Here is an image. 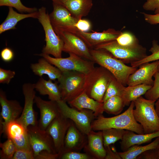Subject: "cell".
I'll use <instances>...</instances> for the list:
<instances>
[{"instance_id":"42","label":"cell","mask_w":159,"mask_h":159,"mask_svg":"<svg viewBox=\"0 0 159 159\" xmlns=\"http://www.w3.org/2000/svg\"><path fill=\"white\" fill-rule=\"evenodd\" d=\"M0 56L3 61L8 62L13 60L14 57V54L11 49L6 47L3 49L1 51Z\"/></svg>"},{"instance_id":"17","label":"cell","mask_w":159,"mask_h":159,"mask_svg":"<svg viewBox=\"0 0 159 159\" xmlns=\"http://www.w3.org/2000/svg\"><path fill=\"white\" fill-rule=\"evenodd\" d=\"M34 102L40 113L38 126L41 130H46L53 120L61 114L57 101L45 100L36 96Z\"/></svg>"},{"instance_id":"8","label":"cell","mask_w":159,"mask_h":159,"mask_svg":"<svg viewBox=\"0 0 159 159\" xmlns=\"http://www.w3.org/2000/svg\"><path fill=\"white\" fill-rule=\"evenodd\" d=\"M69 54V56L67 57L59 58L52 57L49 55L42 53L38 55L44 58L62 72L76 71L87 74L95 68L94 62L85 59L73 53Z\"/></svg>"},{"instance_id":"7","label":"cell","mask_w":159,"mask_h":159,"mask_svg":"<svg viewBox=\"0 0 159 159\" xmlns=\"http://www.w3.org/2000/svg\"><path fill=\"white\" fill-rule=\"evenodd\" d=\"M93 49L105 50L125 64H131L147 56L146 49L140 44L134 47H126L119 44L116 40L99 45Z\"/></svg>"},{"instance_id":"1","label":"cell","mask_w":159,"mask_h":159,"mask_svg":"<svg viewBox=\"0 0 159 159\" xmlns=\"http://www.w3.org/2000/svg\"><path fill=\"white\" fill-rule=\"evenodd\" d=\"M129 106L124 112L115 116L106 117L102 114L97 116L92 123V130L102 131L114 128L130 130L139 134L144 133L142 126L136 121L133 116L134 101L132 102Z\"/></svg>"},{"instance_id":"28","label":"cell","mask_w":159,"mask_h":159,"mask_svg":"<svg viewBox=\"0 0 159 159\" xmlns=\"http://www.w3.org/2000/svg\"><path fill=\"white\" fill-rule=\"evenodd\" d=\"M152 86L142 84L125 87L122 96L125 106H129L132 102L145 95Z\"/></svg>"},{"instance_id":"25","label":"cell","mask_w":159,"mask_h":159,"mask_svg":"<svg viewBox=\"0 0 159 159\" xmlns=\"http://www.w3.org/2000/svg\"><path fill=\"white\" fill-rule=\"evenodd\" d=\"M30 68L35 75L40 77L43 75H47L49 79L52 81L58 79L62 74L60 70L53 66L43 57L39 59L37 63H32Z\"/></svg>"},{"instance_id":"48","label":"cell","mask_w":159,"mask_h":159,"mask_svg":"<svg viewBox=\"0 0 159 159\" xmlns=\"http://www.w3.org/2000/svg\"><path fill=\"white\" fill-rule=\"evenodd\" d=\"M155 107L156 113L159 117V98L155 102Z\"/></svg>"},{"instance_id":"4","label":"cell","mask_w":159,"mask_h":159,"mask_svg":"<svg viewBox=\"0 0 159 159\" xmlns=\"http://www.w3.org/2000/svg\"><path fill=\"white\" fill-rule=\"evenodd\" d=\"M114 77L108 70L100 66L86 74L84 92L91 98L103 102L104 96L110 81Z\"/></svg>"},{"instance_id":"51","label":"cell","mask_w":159,"mask_h":159,"mask_svg":"<svg viewBox=\"0 0 159 159\" xmlns=\"http://www.w3.org/2000/svg\"><path fill=\"white\" fill-rule=\"evenodd\" d=\"M53 1H59V0H52Z\"/></svg>"},{"instance_id":"38","label":"cell","mask_w":159,"mask_h":159,"mask_svg":"<svg viewBox=\"0 0 159 159\" xmlns=\"http://www.w3.org/2000/svg\"><path fill=\"white\" fill-rule=\"evenodd\" d=\"M59 159H93L92 157L86 153L78 151H69L63 153Z\"/></svg>"},{"instance_id":"45","label":"cell","mask_w":159,"mask_h":159,"mask_svg":"<svg viewBox=\"0 0 159 159\" xmlns=\"http://www.w3.org/2000/svg\"><path fill=\"white\" fill-rule=\"evenodd\" d=\"M60 155L59 153H53L43 150L40 152L35 159H59Z\"/></svg>"},{"instance_id":"15","label":"cell","mask_w":159,"mask_h":159,"mask_svg":"<svg viewBox=\"0 0 159 159\" xmlns=\"http://www.w3.org/2000/svg\"><path fill=\"white\" fill-rule=\"evenodd\" d=\"M2 132L7 138L12 140L17 149L33 151L29 143L27 129L16 120L6 124L3 128Z\"/></svg>"},{"instance_id":"31","label":"cell","mask_w":159,"mask_h":159,"mask_svg":"<svg viewBox=\"0 0 159 159\" xmlns=\"http://www.w3.org/2000/svg\"><path fill=\"white\" fill-rule=\"evenodd\" d=\"M126 130L114 128H109L102 131L105 147L114 144L123 138Z\"/></svg>"},{"instance_id":"3","label":"cell","mask_w":159,"mask_h":159,"mask_svg":"<svg viewBox=\"0 0 159 159\" xmlns=\"http://www.w3.org/2000/svg\"><path fill=\"white\" fill-rule=\"evenodd\" d=\"M155 101L142 96L134 101L133 116L142 126L145 134L159 131V117L155 109Z\"/></svg>"},{"instance_id":"44","label":"cell","mask_w":159,"mask_h":159,"mask_svg":"<svg viewBox=\"0 0 159 159\" xmlns=\"http://www.w3.org/2000/svg\"><path fill=\"white\" fill-rule=\"evenodd\" d=\"M105 148L106 151L105 159H121L114 146H111L110 145Z\"/></svg>"},{"instance_id":"6","label":"cell","mask_w":159,"mask_h":159,"mask_svg":"<svg viewBox=\"0 0 159 159\" xmlns=\"http://www.w3.org/2000/svg\"><path fill=\"white\" fill-rule=\"evenodd\" d=\"M37 19L43 28L45 34L46 45L43 48L42 53L51 54L55 58L62 57L63 42L54 31L51 23L49 14L46 8L42 7L39 9Z\"/></svg>"},{"instance_id":"47","label":"cell","mask_w":159,"mask_h":159,"mask_svg":"<svg viewBox=\"0 0 159 159\" xmlns=\"http://www.w3.org/2000/svg\"><path fill=\"white\" fill-rule=\"evenodd\" d=\"M145 20L152 25L156 24H159V14L152 15L142 13Z\"/></svg>"},{"instance_id":"10","label":"cell","mask_w":159,"mask_h":159,"mask_svg":"<svg viewBox=\"0 0 159 159\" xmlns=\"http://www.w3.org/2000/svg\"><path fill=\"white\" fill-rule=\"evenodd\" d=\"M77 31H64L56 33L63 42L62 51L93 61L90 49L78 34Z\"/></svg>"},{"instance_id":"27","label":"cell","mask_w":159,"mask_h":159,"mask_svg":"<svg viewBox=\"0 0 159 159\" xmlns=\"http://www.w3.org/2000/svg\"><path fill=\"white\" fill-rule=\"evenodd\" d=\"M38 15V11L26 14L19 13L12 7H9L8 15L0 25V34L8 30L16 29L17 23L24 19L28 18L37 19Z\"/></svg>"},{"instance_id":"19","label":"cell","mask_w":159,"mask_h":159,"mask_svg":"<svg viewBox=\"0 0 159 159\" xmlns=\"http://www.w3.org/2000/svg\"><path fill=\"white\" fill-rule=\"evenodd\" d=\"M87 141V135L81 131L72 121L65 138L62 153L69 151L80 152L83 149Z\"/></svg>"},{"instance_id":"46","label":"cell","mask_w":159,"mask_h":159,"mask_svg":"<svg viewBox=\"0 0 159 159\" xmlns=\"http://www.w3.org/2000/svg\"><path fill=\"white\" fill-rule=\"evenodd\" d=\"M159 7V0H147L143 6L147 11H155Z\"/></svg>"},{"instance_id":"21","label":"cell","mask_w":159,"mask_h":159,"mask_svg":"<svg viewBox=\"0 0 159 159\" xmlns=\"http://www.w3.org/2000/svg\"><path fill=\"white\" fill-rule=\"evenodd\" d=\"M87 141L83 148L84 152L93 159H104L106 151L104 146L102 131L92 130L87 135Z\"/></svg>"},{"instance_id":"11","label":"cell","mask_w":159,"mask_h":159,"mask_svg":"<svg viewBox=\"0 0 159 159\" xmlns=\"http://www.w3.org/2000/svg\"><path fill=\"white\" fill-rule=\"evenodd\" d=\"M53 10L49 14L51 23L55 32L78 30L75 25L79 20L74 17L60 1H53Z\"/></svg>"},{"instance_id":"37","label":"cell","mask_w":159,"mask_h":159,"mask_svg":"<svg viewBox=\"0 0 159 159\" xmlns=\"http://www.w3.org/2000/svg\"><path fill=\"white\" fill-rule=\"evenodd\" d=\"M153 77L154 80L153 85L144 95L146 99L156 101L159 98V73L157 72Z\"/></svg>"},{"instance_id":"35","label":"cell","mask_w":159,"mask_h":159,"mask_svg":"<svg viewBox=\"0 0 159 159\" xmlns=\"http://www.w3.org/2000/svg\"><path fill=\"white\" fill-rule=\"evenodd\" d=\"M116 40L119 44L126 47H134L139 44L135 35L128 32H122Z\"/></svg>"},{"instance_id":"2","label":"cell","mask_w":159,"mask_h":159,"mask_svg":"<svg viewBox=\"0 0 159 159\" xmlns=\"http://www.w3.org/2000/svg\"><path fill=\"white\" fill-rule=\"evenodd\" d=\"M93 61L107 69L116 80L125 86L129 76L137 69V68L127 65L106 50L102 49H90Z\"/></svg>"},{"instance_id":"50","label":"cell","mask_w":159,"mask_h":159,"mask_svg":"<svg viewBox=\"0 0 159 159\" xmlns=\"http://www.w3.org/2000/svg\"><path fill=\"white\" fill-rule=\"evenodd\" d=\"M157 72L159 73V63L157 67Z\"/></svg>"},{"instance_id":"22","label":"cell","mask_w":159,"mask_h":159,"mask_svg":"<svg viewBox=\"0 0 159 159\" xmlns=\"http://www.w3.org/2000/svg\"><path fill=\"white\" fill-rule=\"evenodd\" d=\"M71 107L78 110L87 109L92 111L97 117L104 112L103 102L89 97L85 92L68 102Z\"/></svg>"},{"instance_id":"41","label":"cell","mask_w":159,"mask_h":159,"mask_svg":"<svg viewBox=\"0 0 159 159\" xmlns=\"http://www.w3.org/2000/svg\"><path fill=\"white\" fill-rule=\"evenodd\" d=\"M12 159H34L33 151L17 149Z\"/></svg>"},{"instance_id":"36","label":"cell","mask_w":159,"mask_h":159,"mask_svg":"<svg viewBox=\"0 0 159 159\" xmlns=\"http://www.w3.org/2000/svg\"><path fill=\"white\" fill-rule=\"evenodd\" d=\"M0 6L14 7L21 13H31L37 11L36 8H29L25 6L20 0H0Z\"/></svg>"},{"instance_id":"39","label":"cell","mask_w":159,"mask_h":159,"mask_svg":"<svg viewBox=\"0 0 159 159\" xmlns=\"http://www.w3.org/2000/svg\"><path fill=\"white\" fill-rule=\"evenodd\" d=\"M16 74L15 72L0 68V83L9 84Z\"/></svg>"},{"instance_id":"29","label":"cell","mask_w":159,"mask_h":159,"mask_svg":"<svg viewBox=\"0 0 159 159\" xmlns=\"http://www.w3.org/2000/svg\"><path fill=\"white\" fill-rule=\"evenodd\" d=\"M159 141V137L150 143L144 146L135 145L129 148L126 151L118 152L121 159H136L142 153L150 150L155 148Z\"/></svg>"},{"instance_id":"12","label":"cell","mask_w":159,"mask_h":159,"mask_svg":"<svg viewBox=\"0 0 159 159\" xmlns=\"http://www.w3.org/2000/svg\"><path fill=\"white\" fill-rule=\"evenodd\" d=\"M27 131L34 159L40 152L43 150L57 153L56 152L52 138L46 130H41L37 125L29 126Z\"/></svg>"},{"instance_id":"32","label":"cell","mask_w":159,"mask_h":159,"mask_svg":"<svg viewBox=\"0 0 159 159\" xmlns=\"http://www.w3.org/2000/svg\"><path fill=\"white\" fill-rule=\"evenodd\" d=\"M125 87L114 77L107 86L104 96L103 102L113 96L122 97Z\"/></svg>"},{"instance_id":"30","label":"cell","mask_w":159,"mask_h":159,"mask_svg":"<svg viewBox=\"0 0 159 159\" xmlns=\"http://www.w3.org/2000/svg\"><path fill=\"white\" fill-rule=\"evenodd\" d=\"M103 102L104 112L115 115L119 114L125 106L122 97H112Z\"/></svg>"},{"instance_id":"34","label":"cell","mask_w":159,"mask_h":159,"mask_svg":"<svg viewBox=\"0 0 159 159\" xmlns=\"http://www.w3.org/2000/svg\"><path fill=\"white\" fill-rule=\"evenodd\" d=\"M149 51L151 53L150 55L147 56L141 60L131 64V66L137 68L144 63L159 60V45L157 41L155 40L153 41L152 46Z\"/></svg>"},{"instance_id":"26","label":"cell","mask_w":159,"mask_h":159,"mask_svg":"<svg viewBox=\"0 0 159 159\" xmlns=\"http://www.w3.org/2000/svg\"><path fill=\"white\" fill-rule=\"evenodd\" d=\"M35 89L41 95H47L50 100L57 101L61 100L60 90L57 82L47 80L42 77L34 84Z\"/></svg>"},{"instance_id":"5","label":"cell","mask_w":159,"mask_h":159,"mask_svg":"<svg viewBox=\"0 0 159 159\" xmlns=\"http://www.w3.org/2000/svg\"><path fill=\"white\" fill-rule=\"evenodd\" d=\"M86 77V74L76 71L62 72L57 80L61 100L68 102L84 92Z\"/></svg>"},{"instance_id":"40","label":"cell","mask_w":159,"mask_h":159,"mask_svg":"<svg viewBox=\"0 0 159 159\" xmlns=\"http://www.w3.org/2000/svg\"><path fill=\"white\" fill-rule=\"evenodd\" d=\"M138 159H159V141L154 149L147 150L137 157Z\"/></svg>"},{"instance_id":"24","label":"cell","mask_w":159,"mask_h":159,"mask_svg":"<svg viewBox=\"0 0 159 159\" xmlns=\"http://www.w3.org/2000/svg\"><path fill=\"white\" fill-rule=\"evenodd\" d=\"M74 17L78 19L87 16L93 5L92 0H59Z\"/></svg>"},{"instance_id":"9","label":"cell","mask_w":159,"mask_h":159,"mask_svg":"<svg viewBox=\"0 0 159 159\" xmlns=\"http://www.w3.org/2000/svg\"><path fill=\"white\" fill-rule=\"evenodd\" d=\"M57 102L61 114L72 121L82 132L87 135L92 130V123L96 118L92 111L69 107L66 102L62 100Z\"/></svg>"},{"instance_id":"20","label":"cell","mask_w":159,"mask_h":159,"mask_svg":"<svg viewBox=\"0 0 159 159\" xmlns=\"http://www.w3.org/2000/svg\"><path fill=\"white\" fill-rule=\"evenodd\" d=\"M77 32L90 49H92L106 42L116 40L122 32L109 29L102 32H85L77 30Z\"/></svg>"},{"instance_id":"49","label":"cell","mask_w":159,"mask_h":159,"mask_svg":"<svg viewBox=\"0 0 159 159\" xmlns=\"http://www.w3.org/2000/svg\"><path fill=\"white\" fill-rule=\"evenodd\" d=\"M155 14H159V7L155 10Z\"/></svg>"},{"instance_id":"43","label":"cell","mask_w":159,"mask_h":159,"mask_svg":"<svg viewBox=\"0 0 159 159\" xmlns=\"http://www.w3.org/2000/svg\"><path fill=\"white\" fill-rule=\"evenodd\" d=\"M75 26L78 30L87 32L90 29L91 25L89 20L81 19L78 21Z\"/></svg>"},{"instance_id":"14","label":"cell","mask_w":159,"mask_h":159,"mask_svg":"<svg viewBox=\"0 0 159 159\" xmlns=\"http://www.w3.org/2000/svg\"><path fill=\"white\" fill-rule=\"evenodd\" d=\"M71 122V120L60 114L53 120L46 130L52 138L56 152L60 154V156L63 152L65 138Z\"/></svg>"},{"instance_id":"13","label":"cell","mask_w":159,"mask_h":159,"mask_svg":"<svg viewBox=\"0 0 159 159\" xmlns=\"http://www.w3.org/2000/svg\"><path fill=\"white\" fill-rule=\"evenodd\" d=\"M34 84H24L22 90L24 98V104L22 112L16 120L27 129L29 125H38L37 113L34 111L33 105L36 96Z\"/></svg>"},{"instance_id":"23","label":"cell","mask_w":159,"mask_h":159,"mask_svg":"<svg viewBox=\"0 0 159 159\" xmlns=\"http://www.w3.org/2000/svg\"><path fill=\"white\" fill-rule=\"evenodd\" d=\"M158 137L159 131L148 134H139L126 130L123 138L120 142V148L122 152L125 151L132 146L148 143Z\"/></svg>"},{"instance_id":"33","label":"cell","mask_w":159,"mask_h":159,"mask_svg":"<svg viewBox=\"0 0 159 159\" xmlns=\"http://www.w3.org/2000/svg\"><path fill=\"white\" fill-rule=\"evenodd\" d=\"M0 147V159H12L17 148L11 139L7 138L4 143H1Z\"/></svg>"},{"instance_id":"16","label":"cell","mask_w":159,"mask_h":159,"mask_svg":"<svg viewBox=\"0 0 159 159\" xmlns=\"http://www.w3.org/2000/svg\"><path fill=\"white\" fill-rule=\"evenodd\" d=\"M0 104L1 107L0 132L1 133L6 124L19 117L23 108L18 101L8 100L5 92L1 89L0 90Z\"/></svg>"},{"instance_id":"18","label":"cell","mask_w":159,"mask_h":159,"mask_svg":"<svg viewBox=\"0 0 159 159\" xmlns=\"http://www.w3.org/2000/svg\"><path fill=\"white\" fill-rule=\"evenodd\" d=\"M159 60L153 62L144 63L139 66V68L129 77L127 83L128 86L144 84L152 86L154 80L152 77L157 72Z\"/></svg>"}]
</instances>
